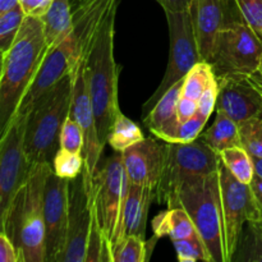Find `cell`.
<instances>
[{
    "instance_id": "cell-44",
    "label": "cell",
    "mask_w": 262,
    "mask_h": 262,
    "mask_svg": "<svg viewBox=\"0 0 262 262\" xmlns=\"http://www.w3.org/2000/svg\"><path fill=\"white\" fill-rule=\"evenodd\" d=\"M253 159V164H255V171L256 174L262 177V159L258 158H252Z\"/></svg>"
},
{
    "instance_id": "cell-3",
    "label": "cell",
    "mask_w": 262,
    "mask_h": 262,
    "mask_svg": "<svg viewBox=\"0 0 262 262\" xmlns=\"http://www.w3.org/2000/svg\"><path fill=\"white\" fill-rule=\"evenodd\" d=\"M115 7L102 23L96 41L86 60L87 79L96 117L97 133L102 147L107 143L110 128L120 113L118 101V81L122 67L114 58Z\"/></svg>"
},
{
    "instance_id": "cell-24",
    "label": "cell",
    "mask_w": 262,
    "mask_h": 262,
    "mask_svg": "<svg viewBox=\"0 0 262 262\" xmlns=\"http://www.w3.org/2000/svg\"><path fill=\"white\" fill-rule=\"evenodd\" d=\"M202 141L217 154L225 148L241 146V130L239 124L228 117L222 110H216V118L211 127L200 136Z\"/></svg>"
},
{
    "instance_id": "cell-18",
    "label": "cell",
    "mask_w": 262,
    "mask_h": 262,
    "mask_svg": "<svg viewBox=\"0 0 262 262\" xmlns=\"http://www.w3.org/2000/svg\"><path fill=\"white\" fill-rule=\"evenodd\" d=\"M166 142L159 138H145L122 152L125 173L130 183L158 188L165 165Z\"/></svg>"
},
{
    "instance_id": "cell-41",
    "label": "cell",
    "mask_w": 262,
    "mask_h": 262,
    "mask_svg": "<svg viewBox=\"0 0 262 262\" xmlns=\"http://www.w3.org/2000/svg\"><path fill=\"white\" fill-rule=\"evenodd\" d=\"M156 2L161 5L164 10L182 12V10L189 9L193 0H156Z\"/></svg>"
},
{
    "instance_id": "cell-27",
    "label": "cell",
    "mask_w": 262,
    "mask_h": 262,
    "mask_svg": "<svg viewBox=\"0 0 262 262\" xmlns=\"http://www.w3.org/2000/svg\"><path fill=\"white\" fill-rule=\"evenodd\" d=\"M233 261L262 262V220L246 224Z\"/></svg>"
},
{
    "instance_id": "cell-4",
    "label": "cell",
    "mask_w": 262,
    "mask_h": 262,
    "mask_svg": "<svg viewBox=\"0 0 262 262\" xmlns=\"http://www.w3.org/2000/svg\"><path fill=\"white\" fill-rule=\"evenodd\" d=\"M72 72L46 92L27 115L25 147L32 165L53 164L60 148V132L72 105Z\"/></svg>"
},
{
    "instance_id": "cell-28",
    "label": "cell",
    "mask_w": 262,
    "mask_h": 262,
    "mask_svg": "<svg viewBox=\"0 0 262 262\" xmlns=\"http://www.w3.org/2000/svg\"><path fill=\"white\" fill-rule=\"evenodd\" d=\"M155 238L146 242L140 235H125L113 255V262H145L150 260L151 251L155 247Z\"/></svg>"
},
{
    "instance_id": "cell-5",
    "label": "cell",
    "mask_w": 262,
    "mask_h": 262,
    "mask_svg": "<svg viewBox=\"0 0 262 262\" xmlns=\"http://www.w3.org/2000/svg\"><path fill=\"white\" fill-rule=\"evenodd\" d=\"M217 170L207 176L187 178L179 186L176 199L168 209L183 207L193 220L212 262H227Z\"/></svg>"
},
{
    "instance_id": "cell-31",
    "label": "cell",
    "mask_w": 262,
    "mask_h": 262,
    "mask_svg": "<svg viewBox=\"0 0 262 262\" xmlns=\"http://www.w3.org/2000/svg\"><path fill=\"white\" fill-rule=\"evenodd\" d=\"M84 168V159L82 154L59 148L53 160V170L56 176L67 179H74L81 176Z\"/></svg>"
},
{
    "instance_id": "cell-7",
    "label": "cell",
    "mask_w": 262,
    "mask_h": 262,
    "mask_svg": "<svg viewBox=\"0 0 262 262\" xmlns=\"http://www.w3.org/2000/svg\"><path fill=\"white\" fill-rule=\"evenodd\" d=\"M209 63L217 79L253 76L260 71L262 37L237 13L234 3L229 22L220 32Z\"/></svg>"
},
{
    "instance_id": "cell-14",
    "label": "cell",
    "mask_w": 262,
    "mask_h": 262,
    "mask_svg": "<svg viewBox=\"0 0 262 262\" xmlns=\"http://www.w3.org/2000/svg\"><path fill=\"white\" fill-rule=\"evenodd\" d=\"M219 81L216 110H222L238 124L262 119V84L253 76L225 77Z\"/></svg>"
},
{
    "instance_id": "cell-1",
    "label": "cell",
    "mask_w": 262,
    "mask_h": 262,
    "mask_svg": "<svg viewBox=\"0 0 262 262\" xmlns=\"http://www.w3.org/2000/svg\"><path fill=\"white\" fill-rule=\"evenodd\" d=\"M48 50L42 19L27 15L13 45L2 54L0 133L7 129L17 114Z\"/></svg>"
},
{
    "instance_id": "cell-43",
    "label": "cell",
    "mask_w": 262,
    "mask_h": 262,
    "mask_svg": "<svg viewBox=\"0 0 262 262\" xmlns=\"http://www.w3.org/2000/svg\"><path fill=\"white\" fill-rule=\"evenodd\" d=\"M18 4H19V0H0V13L7 12Z\"/></svg>"
},
{
    "instance_id": "cell-11",
    "label": "cell",
    "mask_w": 262,
    "mask_h": 262,
    "mask_svg": "<svg viewBox=\"0 0 262 262\" xmlns=\"http://www.w3.org/2000/svg\"><path fill=\"white\" fill-rule=\"evenodd\" d=\"M220 197L227 262H232L238 243L248 222H260L262 214L255 201L250 184L238 181L220 160Z\"/></svg>"
},
{
    "instance_id": "cell-35",
    "label": "cell",
    "mask_w": 262,
    "mask_h": 262,
    "mask_svg": "<svg viewBox=\"0 0 262 262\" xmlns=\"http://www.w3.org/2000/svg\"><path fill=\"white\" fill-rule=\"evenodd\" d=\"M207 118L197 113L193 118H191L187 122L181 123L178 125L173 135L168 138L166 142L170 143H188L192 141L197 140L201 136L202 129H204L205 124L207 123Z\"/></svg>"
},
{
    "instance_id": "cell-8",
    "label": "cell",
    "mask_w": 262,
    "mask_h": 262,
    "mask_svg": "<svg viewBox=\"0 0 262 262\" xmlns=\"http://www.w3.org/2000/svg\"><path fill=\"white\" fill-rule=\"evenodd\" d=\"M220 155L201 138L188 143L166 142L163 177L155 191V201L170 206L179 186L189 177L207 176L219 169Z\"/></svg>"
},
{
    "instance_id": "cell-45",
    "label": "cell",
    "mask_w": 262,
    "mask_h": 262,
    "mask_svg": "<svg viewBox=\"0 0 262 262\" xmlns=\"http://www.w3.org/2000/svg\"><path fill=\"white\" fill-rule=\"evenodd\" d=\"M258 78H260V82H261V84H262V63H261L260 71H258Z\"/></svg>"
},
{
    "instance_id": "cell-17",
    "label": "cell",
    "mask_w": 262,
    "mask_h": 262,
    "mask_svg": "<svg viewBox=\"0 0 262 262\" xmlns=\"http://www.w3.org/2000/svg\"><path fill=\"white\" fill-rule=\"evenodd\" d=\"M120 0H83L73 9V26L69 35L73 50V64L87 60L102 23Z\"/></svg>"
},
{
    "instance_id": "cell-26",
    "label": "cell",
    "mask_w": 262,
    "mask_h": 262,
    "mask_svg": "<svg viewBox=\"0 0 262 262\" xmlns=\"http://www.w3.org/2000/svg\"><path fill=\"white\" fill-rule=\"evenodd\" d=\"M222 163L229 169L230 173L239 182L250 184L255 177V164L253 159L242 146L225 148L219 154Z\"/></svg>"
},
{
    "instance_id": "cell-40",
    "label": "cell",
    "mask_w": 262,
    "mask_h": 262,
    "mask_svg": "<svg viewBox=\"0 0 262 262\" xmlns=\"http://www.w3.org/2000/svg\"><path fill=\"white\" fill-rule=\"evenodd\" d=\"M197 113H199V101L182 96L178 102V107H177V114H178L179 122H187L191 118H193Z\"/></svg>"
},
{
    "instance_id": "cell-2",
    "label": "cell",
    "mask_w": 262,
    "mask_h": 262,
    "mask_svg": "<svg viewBox=\"0 0 262 262\" xmlns=\"http://www.w3.org/2000/svg\"><path fill=\"white\" fill-rule=\"evenodd\" d=\"M53 164L32 166L25 186L18 192L2 230L8 234L20 256V262H46V229L43 191Z\"/></svg>"
},
{
    "instance_id": "cell-42",
    "label": "cell",
    "mask_w": 262,
    "mask_h": 262,
    "mask_svg": "<svg viewBox=\"0 0 262 262\" xmlns=\"http://www.w3.org/2000/svg\"><path fill=\"white\" fill-rule=\"evenodd\" d=\"M251 191H252L253 197H255V201L257 204V207L260 209L262 214V177L258 174H255L253 179L250 183Z\"/></svg>"
},
{
    "instance_id": "cell-34",
    "label": "cell",
    "mask_w": 262,
    "mask_h": 262,
    "mask_svg": "<svg viewBox=\"0 0 262 262\" xmlns=\"http://www.w3.org/2000/svg\"><path fill=\"white\" fill-rule=\"evenodd\" d=\"M60 148L71 152L83 154L84 132L81 125L68 115L60 132Z\"/></svg>"
},
{
    "instance_id": "cell-29",
    "label": "cell",
    "mask_w": 262,
    "mask_h": 262,
    "mask_svg": "<svg viewBox=\"0 0 262 262\" xmlns=\"http://www.w3.org/2000/svg\"><path fill=\"white\" fill-rule=\"evenodd\" d=\"M215 79H216V76H215L211 64L205 60L200 61L188 72L184 78L182 96L199 101L205 90Z\"/></svg>"
},
{
    "instance_id": "cell-33",
    "label": "cell",
    "mask_w": 262,
    "mask_h": 262,
    "mask_svg": "<svg viewBox=\"0 0 262 262\" xmlns=\"http://www.w3.org/2000/svg\"><path fill=\"white\" fill-rule=\"evenodd\" d=\"M241 146L252 158L262 159V119L247 120L239 124Z\"/></svg>"
},
{
    "instance_id": "cell-30",
    "label": "cell",
    "mask_w": 262,
    "mask_h": 262,
    "mask_svg": "<svg viewBox=\"0 0 262 262\" xmlns=\"http://www.w3.org/2000/svg\"><path fill=\"white\" fill-rule=\"evenodd\" d=\"M27 15L19 4L4 13H0V51L5 53L17 38Z\"/></svg>"
},
{
    "instance_id": "cell-22",
    "label": "cell",
    "mask_w": 262,
    "mask_h": 262,
    "mask_svg": "<svg viewBox=\"0 0 262 262\" xmlns=\"http://www.w3.org/2000/svg\"><path fill=\"white\" fill-rule=\"evenodd\" d=\"M152 229L158 238L166 235L171 241L201 237L193 220L183 207H173L159 214L154 219Z\"/></svg>"
},
{
    "instance_id": "cell-21",
    "label": "cell",
    "mask_w": 262,
    "mask_h": 262,
    "mask_svg": "<svg viewBox=\"0 0 262 262\" xmlns=\"http://www.w3.org/2000/svg\"><path fill=\"white\" fill-rule=\"evenodd\" d=\"M155 192L148 187L130 183L128 188L124 211V234L140 235L145 238L146 220Z\"/></svg>"
},
{
    "instance_id": "cell-15",
    "label": "cell",
    "mask_w": 262,
    "mask_h": 262,
    "mask_svg": "<svg viewBox=\"0 0 262 262\" xmlns=\"http://www.w3.org/2000/svg\"><path fill=\"white\" fill-rule=\"evenodd\" d=\"M91 219V197L83 174H81L71 181L68 233L66 248L59 262H86Z\"/></svg>"
},
{
    "instance_id": "cell-23",
    "label": "cell",
    "mask_w": 262,
    "mask_h": 262,
    "mask_svg": "<svg viewBox=\"0 0 262 262\" xmlns=\"http://www.w3.org/2000/svg\"><path fill=\"white\" fill-rule=\"evenodd\" d=\"M48 46L68 37L73 26V9L71 0H53L48 12L41 17Z\"/></svg>"
},
{
    "instance_id": "cell-32",
    "label": "cell",
    "mask_w": 262,
    "mask_h": 262,
    "mask_svg": "<svg viewBox=\"0 0 262 262\" xmlns=\"http://www.w3.org/2000/svg\"><path fill=\"white\" fill-rule=\"evenodd\" d=\"M171 242L177 251V257L181 262H212L211 255L201 237L177 239Z\"/></svg>"
},
{
    "instance_id": "cell-6",
    "label": "cell",
    "mask_w": 262,
    "mask_h": 262,
    "mask_svg": "<svg viewBox=\"0 0 262 262\" xmlns=\"http://www.w3.org/2000/svg\"><path fill=\"white\" fill-rule=\"evenodd\" d=\"M128 188L129 179L125 173L122 152H115L97 169L90 191L91 204L112 256L125 237L124 211Z\"/></svg>"
},
{
    "instance_id": "cell-9",
    "label": "cell",
    "mask_w": 262,
    "mask_h": 262,
    "mask_svg": "<svg viewBox=\"0 0 262 262\" xmlns=\"http://www.w3.org/2000/svg\"><path fill=\"white\" fill-rule=\"evenodd\" d=\"M169 27V60L160 84L150 99L143 104L142 118L151 112L156 102L173 84L186 78L188 72L202 61L199 43L193 30L189 9L182 12L164 10Z\"/></svg>"
},
{
    "instance_id": "cell-25",
    "label": "cell",
    "mask_w": 262,
    "mask_h": 262,
    "mask_svg": "<svg viewBox=\"0 0 262 262\" xmlns=\"http://www.w3.org/2000/svg\"><path fill=\"white\" fill-rule=\"evenodd\" d=\"M143 140H145V136H143L141 128L120 112L110 128L109 136H107V145L115 152H123Z\"/></svg>"
},
{
    "instance_id": "cell-19",
    "label": "cell",
    "mask_w": 262,
    "mask_h": 262,
    "mask_svg": "<svg viewBox=\"0 0 262 262\" xmlns=\"http://www.w3.org/2000/svg\"><path fill=\"white\" fill-rule=\"evenodd\" d=\"M233 2L230 0H193L189 7L193 30L202 60L210 61L220 32L229 22Z\"/></svg>"
},
{
    "instance_id": "cell-46",
    "label": "cell",
    "mask_w": 262,
    "mask_h": 262,
    "mask_svg": "<svg viewBox=\"0 0 262 262\" xmlns=\"http://www.w3.org/2000/svg\"><path fill=\"white\" fill-rule=\"evenodd\" d=\"M81 2H83V0H76V4L77 3H81Z\"/></svg>"
},
{
    "instance_id": "cell-12",
    "label": "cell",
    "mask_w": 262,
    "mask_h": 262,
    "mask_svg": "<svg viewBox=\"0 0 262 262\" xmlns=\"http://www.w3.org/2000/svg\"><path fill=\"white\" fill-rule=\"evenodd\" d=\"M72 76H73V92H72L69 115L81 125L84 132V148L82 154L84 159V168L82 174L84 177L87 191L90 192L92 188L94 177L99 169L104 147L100 142L99 133H97L96 117H95L94 105L89 89V79H87L86 60L77 61L72 69Z\"/></svg>"
},
{
    "instance_id": "cell-10",
    "label": "cell",
    "mask_w": 262,
    "mask_h": 262,
    "mask_svg": "<svg viewBox=\"0 0 262 262\" xmlns=\"http://www.w3.org/2000/svg\"><path fill=\"white\" fill-rule=\"evenodd\" d=\"M28 114H17L0 133V222L7 220L14 199L30 177L32 164L26 154Z\"/></svg>"
},
{
    "instance_id": "cell-39",
    "label": "cell",
    "mask_w": 262,
    "mask_h": 262,
    "mask_svg": "<svg viewBox=\"0 0 262 262\" xmlns=\"http://www.w3.org/2000/svg\"><path fill=\"white\" fill-rule=\"evenodd\" d=\"M53 0H19V5L22 7L26 15L32 17H42L50 8Z\"/></svg>"
},
{
    "instance_id": "cell-36",
    "label": "cell",
    "mask_w": 262,
    "mask_h": 262,
    "mask_svg": "<svg viewBox=\"0 0 262 262\" xmlns=\"http://www.w3.org/2000/svg\"><path fill=\"white\" fill-rule=\"evenodd\" d=\"M241 17L262 37V0H233Z\"/></svg>"
},
{
    "instance_id": "cell-16",
    "label": "cell",
    "mask_w": 262,
    "mask_h": 262,
    "mask_svg": "<svg viewBox=\"0 0 262 262\" xmlns=\"http://www.w3.org/2000/svg\"><path fill=\"white\" fill-rule=\"evenodd\" d=\"M73 67V50L68 36L49 48L40 69L20 101L17 114H28L46 92L71 73Z\"/></svg>"
},
{
    "instance_id": "cell-20",
    "label": "cell",
    "mask_w": 262,
    "mask_h": 262,
    "mask_svg": "<svg viewBox=\"0 0 262 262\" xmlns=\"http://www.w3.org/2000/svg\"><path fill=\"white\" fill-rule=\"evenodd\" d=\"M183 82L184 78L173 84L156 102L151 112L143 117V122L152 133L154 137L159 138L164 142L168 141V138L181 124V122L178 120V114H177V107H178V102L182 97Z\"/></svg>"
},
{
    "instance_id": "cell-37",
    "label": "cell",
    "mask_w": 262,
    "mask_h": 262,
    "mask_svg": "<svg viewBox=\"0 0 262 262\" xmlns=\"http://www.w3.org/2000/svg\"><path fill=\"white\" fill-rule=\"evenodd\" d=\"M217 96H219V81L217 78L211 82L199 99V113L209 119L214 110H216Z\"/></svg>"
},
{
    "instance_id": "cell-13",
    "label": "cell",
    "mask_w": 262,
    "mask_h": 262,
    "mask_svg": "<svg viewBox=\"0 0 262 262\" xmlns=\"http://www.w3.org/2000/svg\"><path fill=\"white\" fill-rule=\"evenodd\" d=\"M71 179L49 174L43 191L46 262H59L67 243Z\"/></svg>"
},
{
    "instance_id": "cell-38",
    "label": "cell",
    "mask_w": 262,
    "mask_h": 262,
    "mask_svg": "<svg viewBox=\"0 0 262 262\" xmlns=\"http://www.w3.org/2000/svg\"><path fill=\"white\" fill-rule=\"evenodd\" d=\"M0 262H20L17 247L3 230H0Z\"/></svg>"
}]
</instances>
